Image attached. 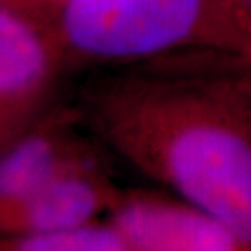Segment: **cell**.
Listing matches in <instances>:
<instances>
[{
  "label": "cell",
  "instance_id": "10",
  "mask_svg": "<svg viewBox=\"0 0 251 251\" xmlns=\"http://www.w3.org/2000/svg\"><path fill=\"white\" fill-rule=\"evenodd\" d=\"M28 2H33L34 5H37V7L44 8L47 10V12H54V10L60 5L63 0H28Z\"/></svg>",
  "mask_w": 251,
  "mask_h": 251
},
{
  "label": "cell",
  "instance_id": "11",
  "mask_svg": "<svg viewBox=\"0 0 251 251\" xmlns=\"http://www.w3.org/2000/svg\"><path fill=\"white\" fill-rule=\"evenodd\" d=\"M149 251H175V250H170V248H154V250H149Z\"/></svg>",
  "mask_w": 251,
  "mask_h": 251
},
{
  "label": "cell",
  "instance_id": "8",
  "mask_svg": "<svg viewBox=\"0 0 251 251\" xmlns=\"http://www.w3.org/2000/svg\"><path fill=\"white\" fill-rule=\"evenodd\" d=\"M214 47L251 49V0H216Z\"/></svg>",
  "mask_w": 251,
  "mask_h": 251
},
{
  "label": "cell",
  "instance_id": "7",
  "mask_svg": "<svg viewBox=\"0 0 251 251\" xmlns=\"http://www.w3.org/2000/svg\"><path fill=\"white\" fill-rule=\"evenodd\" d=\"M0 251H140L107 217L65 230L0 235Z\"/></svg>",
  "mask_w": 251,
  "mask_h": 251
},
{
  "label": "cell",
  "instance_id": "5",
  "mask_svg": "<svg viewBox=\"0 0 251 251\" xmlns=\"http://www.w3.org/2000/svg\"><path fill=\"white\" fill-rule=\"evenodd\" d=\"M119 190L100 157L94 156L0 204V235L55 232L94 222L107 216Z\"/></svg>",
  "mask_w": 251,
  "mask_h": 251
},
{
  "label": "cell",
  "instance_id": "9",
  "mask_svg": "<svg viewBox=\"0 0 251 251\" xmlns=\"http://www.w3.org/2000/svg\"><path fill=\"white\" fill-rule=\"evenodd\" d=\"M33 122H26L23 119H20L18 115H15L7 107L0 105V149L8 141H12L20 131H23Z\"/></svg>",
  "mask_w": 251,
  "mask_h": 251
},
{
  "label": "cell",
  "instance_id": "6",
  "mask_svg": "<svg viewBox=\"0 0 251 251\" xmlns=\"http://www.w3.org/2000/svg\"><path fill=\"white\" fill-rule=\"evenodd\" d=\"M79 110L49 107L0 149V204L41 188L98 156L79 135Z\"/></svg>",
  "mask_w": 251,
  "mask_h": 251
},
{
  "label": "cell",
  "instance_id": "4",
  "mask_svg": "<svg viewBox=\"0 0 251 251\" xmlns=\"http://www.w3.org/2000/svg\"><path fill=\"white\" fill-rule=\"evenodd\" d=\"M140 251H251V240L164 190L120 188L107 212Z\"/></svg>",
  "mask_w": 251,
  "mask_h": 251
},
{
  "label": "cell",
  "instance_id": "12",
  "mask_svg": "<svg viewBox=\"0 0 251 251\" xmlns=\"http://www.w3.org/2000/svg\"><path fill=\"white\" fill-rule=\"evenodd\" d=\"M242 54H243V55H247V57L250 58V60H251V49H248V50H245V52H242Z\"/></svg>",
  "mask_w": 251,
  "mask_h": 251
},
{
  "label": "cell",
  "instance_id": "3",
  "mask_svg": "<svg viewBox=\"0 0 251 251\" xmlns=\"http://www.w3.org/2000/svg\"><path fill=\"white\" fill-rule=\"evenodd\" d=\"M65 63L50 12L28 0H0V105L36 120L49 109Z\"/></svg>",
  "mask_w": 251,
  "mask_h": 251
},
{
  "label": "cell",
  "instance_id": "2",
  "mask_svg": "<svg viewBox=\"0 0 251 251\" xmlns=\"http://www.w3.org/2000/svg\"><path fill=\"white\" fill-rule=\"evenodd\" d=\"M216 0H63L52 12L68 60L124 67L214 47Z\"/></svg>",
  "mask_w": 251,
  "mask_h": 251
},
{
  "label": "cell",
  "instance_id": "1",
  "mask_svg": "<svg viewBox=\"0 0 251 251\" xmlns=\"http://www.w3.org/2000/svg\"><path fill=\"white\" fill-rule=\"evenodd\" d=\"M81 119L159 188L251 240V60L188 47L115 67L84 89Z\"/></svg>",
  "mask_w": 251,
  "mask_h": 251
}]
</instances>
